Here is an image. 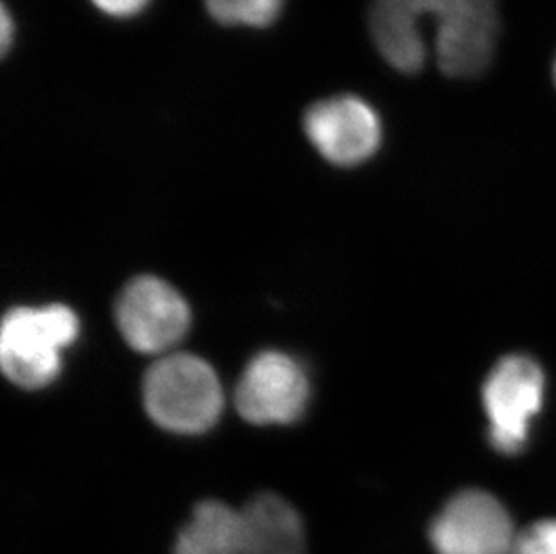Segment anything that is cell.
<instances>
[{
    "instance_id": "6da1fadb",
    "label": "cell",
    "mask_w": 556,
    "mask_h": 554,
    "mask_svg": "<svg viewBox=\"0 0 556 554\" xmlns=\"http://www.w3.org/2000/svg\"><path fill=\"white\" fill-rule=\"evenodd\" d=\"M546 400L547 377L541 362L528 353H508L495 361L481 383L486 440L494 452L504 457L522 454Z\"/></svg>"
},
{
    "instance_id": "7a4b0ae2",
    "label": "cell",
    "mask_w": 556,
    "mask_h": 554,
    "mask_svg": "<svg viewBox=\"0 0 556 554\" xmlns=\"http://www.w3.org/2000/svg\"><path fill=\"white\" fill-rule=\"evenodd\" d=\"M142 400L150 418L175 435H200L216 424L224 389L200 356L168 353L148 369Z\"/></svg>"
},
{
    "instance_id": "3957f363",
    "label": "cell",
    "mask_w": 556,
    "mask_h": 554,
    "mask_svg": "<svg viewBox=\"0 0 556 554\" xmlns=\"http://www.w3.org/2000/svg\"><path fill=\"white\" fill-rule=\"evenodd\" d=\"M78 333V315L65 304L13 309L0 331L2 372L18 388H46L59 377L62 353Z\"/></svg>"
},
{
    "instance_id": "277c9868",
    "label": "cell",
    "mask_w": 556,
    "mask_h": 554,
    "mask_svg": "<svg viewBox=\"0 0 556 554\" xmlns=\"http://www.w3.org/2000/svg\"><path fill=\"white\" fill-rule=\"evenodd\" d=\"M517 533L501 499L483 488H465L438 509L427 540L434 554H509Z\"/></svg>"
},
{
    "instance_id": "5b68a950",
    "label": "cell",
    "mask_w": 556,
    "mask_h": 554,
    "mask_svg": "<svg viewBox=\"0 0 556 554\" xmlns=\"http://www.w3.org/2000/svg\"><path fill=\"white\" fill-rule=\"evenodd\" d=\"M438 21L435 58L451 78H476L492 63L497 43V0H427Z\"/></svg>"
},
{
    "instance_id": "8992f818",
    "label": "cell",
    "mask_w": 556,
    "mask_h": 554,
    "mask_svg": "<svg viewBox=\"0 0 556 554\" xmlns=\"http://www.w3.org/2000/svg\"><path fill=\"white\" fill-rule=\"evenodd\" d=\"M117 328L126 344L148 355H168L188 333L186 299L161 277L142 276L126 285L116 304Z\"/></svg>"
},
{
    "instance_id": "52a82bcc",
    "label": "cell",
    "mask_w": 556,
    "mask_h": 554,
    "mask_svg": "<svg viewBox=\"0 0 556 554\" xmlns=\"http://www.w3.org/2000/svg\"><path fill=\"white\" fill-rule=\"evenodd\" d=\"M308 396V378L300 362L281 351H263L240 377L235 403L249 424L289 425L305 413Z\"/></svg>"
},
{
    "instance_id": "ba28073f",
    "label": "cell",
    "mask_w": 556,
    "mask_h": 554,
    "mask_svg": "<svg viewBox=\"0 0 556 554\" xmlns=\"http://www.w3.org/2000/svg\"><path fill=\"white\" fill-rule=\"evenodd\" d=\"M305 131L315 150L337 166H358L377 153L382 123L377 111L357 96H336L305 114Z\"/></svg>"
},
{
    "instance_id": "9c48e42d",
    "label": "cell",
    "mask_w": 556,
    "mask_h": 554,
    "mask_svg": "<svg viewBox=\"0 0 556 554\" xmlns=\"http://www.w3.org/2000/svg\"><path fill=\"white\" fill-rule=\"evenodd\" d=\"M427 13V0L372 2L369 16L372 40L383 60L400 73H418L426 63L427 49L420 22Z\"/></svg>"
},
{
    "instance_id": "30bf717a",
    "label": "cell",
    "mask_w": 556,
    "mask_h": 554,
    "mask_svg": "<svg viewBox=\"0 0 556 554\" xmlns=\"http://www.w3.org/2000/svg\"><path fill=\"white\" fill-rule=\"evenodd\" d=\"M238 554H306L305 524L290 502L262 493L240 509Z\"/></svg>"
},
{
    "instance_id": "8fae6325",
    "label": "cell",
    "mask_w": 556,
    "mask_h": 554,
    "mask_svg": "<svg viewBox=\"0 0 556 554\" xmlns=\"http://www.w3.org/2000/svg\"><path fill=\"white\" fill-rule=\"evenodd\" d=\"M242 515L220 501H202L180 529L172 554H238Z\"/></svg>"
},
{
    "instance_id": "7c38bea8",
    "label": "cell",
    "mask_w": 556,
    "mask_h": 554,
    "mask_svg": "<svg viewBox=\"0 0 556 554\" xmlns=\"http://www.w3.org/2000/svg\"><path fill=\"white\" fill-rule=\"evenodd\" d=\"M215 21L227 26L265 27L283 10L285 0H204Z\"/></svg>"
},
{
    "instance_id": "4fadbf2b",
    "label": "cell",
    "mask_w": 556,
    "mask_h": 554,
    "mask_svg": "<svg viewBox=\"0 0 556 554\" xmlns=\"http://www.w3.org/2000/svg\"><path fill=\"white\" fill-rule=\"evenodd\" d=\"M509 554H556V518H541L520 529Z\"/></svg>"
},
{
    "instance_id": "5bb4252c",
    "label": "cell",
    "mask_w": 556,
    "mask_h": 554,
    "mask_svg": "<svg viewBox=\"0 0 556 554\" xmlns=\"http://www.w3.org/2000/svg\"><path fill=\"white\" fill-rule=\"evenodd\" d=\"M92 4L114 18H131L139 15L150 0H92Z\"/></svg>"
},
{
    "instance_id": "9a60e30c",
    "label": "cell",
    "mask_w": 556,
    "mask_h": 554,
    "mask_svg": "<svg viewBox=\"0 0 556 554\" xmlns=\"http://www.w3.org/2000/svg\"><path fill=\"white\" fill-rule=\"evenodd\" d=\"M553 78H555V84H556V60H555V67H553Z\"/></svg>"
}]
</instances>
